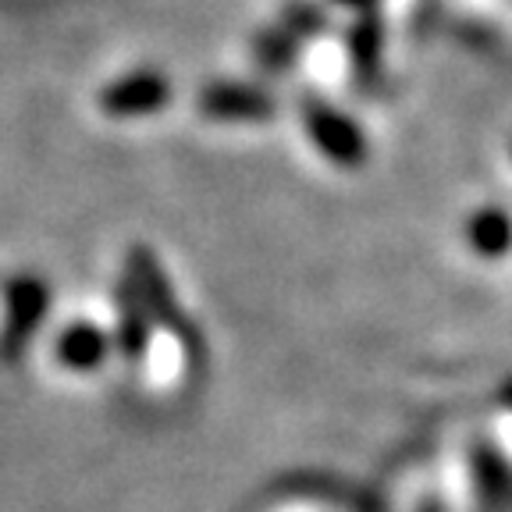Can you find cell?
<instances>
[{"instance_id": "8fae6325", "label": "cell", "mask_w": 512, "mask_h": 512, "mask_svg": "<svg viewBox=\"0 0 512 512\" xmlns=\"http://www.w3.org/2000/svg\"><path fill=\"white\" fill-rule=\"evenodd\" d=\"M278 22L288 32H296L299 40H313V36H320V32L328 29V11L317 8L313 0H288L285 8H281Z\"/></svg>"}, {"instance_id": "9c48e42d", "label": "cell", "mask_w": 512, "mask_h": 512, "mask_svg": "<svg viewBox=\"0 0 512 512\" xmlns=\"http://www.w3.org/2000/svg\"><path fill=\"white\" fill-rule=\"evenodd\" d=\"M299 50H303V40H299L296 32H288L285 25H267L264 32H256L253 40V61L260 72L267 75H281V72H292L299 61Z\"/></svg>"}, {"instance_id": "30bf717a", "label": "cell", "mask_w": 512, "mask_h": 512, "mask_svg": "<svg viewBox=\"0 0 512 512\" xmlns=\"http://www.w3.org/2000/svg\"><path fill=\"white\" fill-rule=\"evenodd\" d=\"M466 239L470 246L477 249L480 256H488V260H498L502 253H509L512 246V217L498 207H484L470 217L466 224Z\"/></svg>"}, {"instance_id": "ba28073f", "label": "cell", "mask_w": 512, "mask_h": 512, "mask_svg": "<svg viewBox=\"0 0 512 512\" xmlns=\"http://www.w3.org/2000/svg\"><path fill=\"white\" fill-rule=\"evenodd\" d=\"M381 50H384V25L377 11H363L356 25L349 29V54H352V72L363 89H374L377 75H381Z\"/></svg>"}, {"instance_id": "52a82bcc", "label": "cell", "mask_w": 512, "mask_h": 512, "mask_svg": "<svg viewBox=\"0 0 512 512\" xmlns=\"http://www.w3.org/2000/svg\"><path fill=\"white\" fill-rule=\"evenodd\" d=\"M54 352H57V360H61V367L75 370V374H89V370H96L107 360L111 338H107L104 328L82 320V324H72V328L61 331Z\"/></svg>"}, {"instance_id": "6da1fadb", "label": "cell", "mask_w": 512, "mask_h": 512, "mask_svg": "<svg viewBox=\"0 0 512 512\" xmlns=\"http://www.w3.org/2000/svg\"><path fill=\"white\" fill-rule=\"evenodd\" d=\"M4 324H0V360L15 363L29 349L50 310V288L40 274H15L4 288Z\"/></svg>"}, {"instance_id": "7c38bea8", "label": "cell", "mask_w": 512, "mask_h": 512, "mask_svg": "<svg viewBox=\"0 0 512 512\" xmlns=\"http://www.w3.org/2000/svg\"><path fill=\"white\" fill-rule=\"evenodd\" d=\"M335 4H345V8H356V11H374L377 0H335Z\"/></svg>"}, {"instance_id": "3957f363", "label": "cell", "mask_w": 512, "mask_h": 512, "mask_svg": "<svg viewBox=\"0 0 512 512\" xmlns=\"http://www.w3.org/2000/svg\"><path fill=\"white\" fill-rule=\"evenodd\" d=\"M128 278H132V285H136V292L143 296L146 310L153 313V320H157L160 328H168V331H175V335L185 338L189 363L196 367V331L185 324L175 288L168 285V274H164V267L157 264V256H153L146 246L128 249Z\"/></svg>"}, {"instance_id": "7a4b0ae2", "label": "cell", "mask_w": 512, "mask_h": 512, "mask_svg": "<svg viewBox=\"0 0 512 512\" xmlns=\"http://www.w3.org/2000/svg\"><path fill=\"white\" fill-rule=\"evenodd\" d=\"M299 111H303V128L310 143L331 164H338V168H360L363 160H367V136H363V128L349 114H342L335 104L320 100V96H303Z\"/></svg>"}, {"instance_id": "8992f818", "label": "cell", "mask_w": 512, "mask_h": 512, "mask_svg": "<svg viewBox=\"0 0 512 512\" xmlns=\"http://www.w3.org/2000/svg\"><path fill=\"white\" fill-rule=\"evenodd\" d=\"M114 299H118V352L125 356L128 363H139L146 360V352H150V324H153V313L146 310L143 296L136 292L132 278H121V285H114Z\"/></svg>"}, {"instance_id": "5b68a950", "label": "cell", "mask_w": 512, "mask_h": 512, "mask_svg": "<svg viewBox=\"0 0 512 512\" xmlns=\"http://www.w3.org/2000/svg\"><path fill=\"white\" fill-rule=\"evenodd\" d=\"M171 100V86L160 72H132L114 79L100 93V107L111 118H143Z\"/></svg>"}, {"instance_id": "277c9868", "label": "cell", "mask_w": 512, "mask_h": 512, "mask_svg": "<svg viewBox=\"0 0 512 512\" xmlns=\"http://www.w3.org/2000/svg\"><path fill=\"white\" fill-rule=\"evenodd\" d=\"M196 111L210 121H232V125H256L278 114V100L271 89L253 82H210L196 96Z\"/></svg>"}]
</instances>
